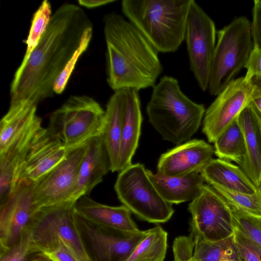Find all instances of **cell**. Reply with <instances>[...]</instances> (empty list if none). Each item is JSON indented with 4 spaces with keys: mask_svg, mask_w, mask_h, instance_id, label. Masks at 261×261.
<instances>
[{
    "mask_svg": "<svg viewBox=\"0 0 261 261\" xmlns=\"http://www.w3.org/2000/svg\"><path fill=\"white\" fill-rule=\"evenodd\" d=\"M93 27L79 5L64 3L52 14L48 26L25 66L14 75L10 101L29 100L38 105L55 94L54 85L80 45L87 30Z\"/></svg>",
    "mask_w": 261,
    "mask_h": 261,
    "instance_id": "6da1fadb",
    "label": "cell"
},
{
    "mask_svg": "<svg viewBox=\"0 0 261 261\" xmlns=\"http://www.w3.org/2000/svg\"><path fill=\"white\" fill-rule=\"evenodd\" d=\"M103 22L109 87L114 92L153 87L163 71L158 50L122 15L108 13Z\"/></svg>",
    "mask_w": 261,
    "mask_h": 261,
    "instance_id": "7a4b0ae2",
    "label": "cell"
},
{
    "mask_svg": "<svg viewBox=\"0 0 261 261\" xmlns=\"http://www.w3.org/2000/svg\"><path fill=\"white\" fill-rule=\"evenodd\" d=\"M204 105L185 95L178 81L164 75L152 87L146 106L148 121L165 141L179 145L191 140L205 114Z\"/></svg>",
    "mask_w": 261,
    "mask_h": 261,
    "instance_id": "3957f363",
    "label": "cell"
},
{
    "mask_svg": "<svg viewBox=\"0 0 261 261\" xmlns=\"http://www.w3.org/2000/svg\"><path fill=\"white\" fill-rule=\"evenodd\" d=\"M193 0H123L121 10L127 19L159 53L176 51L185 40Z\"/></svg>",
    "mask_w": 261,
    "mask_h": 261,
    "instance_id": "277c9868",
    "label": "cell"
},
{
    "mask_svg": "<svg viewBox=\"0 0 261 261\" xmlns=\"http://www.w3.org/2000/svg\"><path fill=\"white\" fill-rule=\"evenodd\" d=\"M105 111L94 98L73 95L50 116L47 129L70 152L102 135Z\"/></svg>",
    "mask_w": 261,
    "mask_h": 261,
    "instance_id": "5b68a950",
    "label": "cell"
},
{
    "mask_svg": "<svg viewBox=\"0 0 261 261\" xmlns=\"http://www.w3.org/2000/svg\"><path fill=\"white\" fill-rule=\"evenodd\" d=\"M251 22L240 16L217 32L212 56L208 90L218 95L238 74L253 48Z\"/></svg>",
    "mask_w": 261,
    "mask_h": 261,
    "instance_id": "8992f818",
    "label": "cell"
},
{
    "mask_svg": "<svg viewBox=\"0 0 261 261\" xmlns=\"http://www.w3.org/2000/svg\"><path fill=\"white\" fill-rule=\"evenodd\" d=\"M75 203L67 201L39 209L29 225L32 254L64 246L79 261H89L75 223Z\"/></svg>",
    "mask_w": 261,
    "mask_h": 261,
    "instance_id": "52a82bcc",
    "label": "cell"
},
{
    "mask_svg": "<svg viewBox=\"0 0 261 261\" xmlns=\"http://www.w3.org/2000/svg\"><path fill=\"white\" fill-rule=\"evenodd\" d=\"M141 163L132 164L119 172L114 189L119 201L139 219L152 223L169 221L172 204L160 195Z\"/></svg>",
    "mask_w": 261,
    "mask_h": 261,
    "instance_id": "ba28073f",
    "label": "cell"
},
{
    "mask_svg": "<svg viewBox=\"0 0 261 261\" xmlns=\"http://www.w3.org/2000/svg\"><path fill=\"white\" fill-rule=\"evenodd\" d=\"M74 220L89 261H127L147 230L120 231L93 222L74 211Z\"/></svg>",
    "mask_w": 261,
    "mask_h": 261,
    "instance_id": "9c48e42d",
    "label": "cell"
},
{
    "mask_svg": "<svg viewBox=\"0 0 261 261\" xmlns=\"http://www.w3.org/2000/svg\"><path fill=\"white\" fill-rule=\"evenodd\" d=\"M191 215L190 234L209 242L233 236L236 228L232 210L211 186L204 184L199 195L188 205Z\"/></svg>",
    "mask_w": 261,
    "mask_h": 261,
    "instance_id": "30bf717a",
    "label": "cell"
},
{
    "mask_svg": "<svg viewBox=\"0 0 261 261\" xmlns=\"http://www.w3.org/2000/svg\"><path fill=\"white\" fill-rule=\"evenodd\" d=\"M216 37V30L213 20L193 0L187 19L184 41L187 44L190 70L203 91L208 89Z\"/></svg>",
    "mask_w": 261,
    "mask_h": 261,
    "instance_id": "8fae6325",
    "label": "cell"
},
{
    "mask_svg": "<svg viewBox=\"0 0 261 261\" xmlns=\"http://www.w3.org/2000/svg\"><path fill=\"white\" fill-rule=\"evenodd\" d=\"M254 89L252 81L241 77L233 80L217 95L205 110L202 120V132L209 142L214 143L250 103Z\"/></svg>",
    "mask_w": 261,
    "mask_h": 261,
    "instance_id": "7c38bea8",
    "label": "cell"
},
{
    "mask_svg": "<svg viewBox=\"0 0 261 261\" xmlns=\"http://www.w3.org/2000/svg\"><path fill=\"white\" fill-rule=\"evenodd\" d=\"M86 145L71 152L52 170L34 182V198L39 208L67 201L75 202L79 170Z\"/></svg>",
    "mask_w": 261,
    "mask_h": 261,
    "instance_id": "4fadbf2b",
    "label": "cell"
},
{
    "mask_svg": "<svg viewBox=\"0 0 261 261\" xmlns=\"http://www.w3.org/2000/svg\"><path fill=\"white\" fill-rule=\"evenodd\" d=\"M34 182L21 179L6 201L0 205V249L16 243L39 210L34 198Z\"/></svg>",
    "mask_w": 261,
    "mask_h": 261,
    "instance_id": "5bb4252c",
    "label": "cell"
},
{
    "mask_svg": "<svg viewBox=\"0 0 261 261\" xmlns=\"http://www.w3.org/2000/svg\"><path fill=\"white\" fill-rule=\"evenodd\" d=\"M43 128L41 118L36 114L5 151L0 153V205L17 187L31 145Z\"/></svg>",
    "mask_w": 261,
    "mask_h": 261,
    "instance_id": "9a60e30c",
    "label": "cell"
},
{
    "mask_svg": "<svg viewBox=\"0 0 261 261\" xmlns=\"http://www.w3.org/2000/svg\"><path fill=\"white\" fill-rule=\"evenodd\" d=\"M214 149L203 140L192 139L161 155L157 172L170 176L199 172L213 159Z\"/></svg>",
    "mask_w": 261,
    "mask_h": 261,
    "instance_id": "2e32d148",
    "label": "cell"
},
{
    "mask_svg": "<svg viewBox=\"0 0 261 261\" xmlns=\"http://www.w3.org/2000/svg\"><path fill=\"white\" fill-rule=\"evenodd\" d=\"M70 153L57 136L44 127L31 145L20 180L37 181Z\"/></svg>",
    "mask_w": 261,
    "mask_h": 261,
    "instance_id": "e0dca14e",
    "label": "cell"
},
{
    "mask_svg": "<svg viewBox=\"0 0 261 261\" xmlns=\"http://www.w3.org/2000/svg\"><path fill=\"white\" fill-rule=\"evenodd\" d=\"M111 171V162L102 135L95 138L86 145V151L81 162L77 187L73 195L76 201L87 196Z\"/></svg>",
    "mask_w": 261,
    "mask_h": 261,
    "instance_id": "ac0fdd59",
    "label": "cell"
},
{
    "mask_svg": "<svg viewBox=\"0 0 261 261\" xmlns=\"http://www.w3.org/2000/svg\"><path fill=\"white\" fill-rule=\"evenodd\" d=\"M238 121L245 143V154L240 167L259 188L261 187V122L250 103L241 112Z\"/></svg>",
    "mask_w": 261,
    "mask_h": 261,
    "instance_id": "d6986e66",
    "label": "cell"
},
{
    "mask_svg": "<svg viewBox=\"0 0 261 261\" xmlns=\"http://www.w3.org/2000/svg\"><path fill=\"white\" fill-rule=\"evenodd\" d=\"M74 208L84 218L103 226L126 232L140 230L132 218L131 212L123 205L110 206L84 196L75 202Z\"/></svg>",
    "mask_w": 261,
    "mask_h": 261,
    "instance_id": "ffe728a7",
    "label": "cell"
},
{
    "mask_svg": "<svg viewBox=\"0 0 261 261\" xmlns=\"http://www.w3.org/2000/svg\"><path fill=\"white\" fill-rule=\"evenodd\" d=\"M125 107L119 158V171L132 164L141 135L142 115L139 91L124 90Z\"/></svg>",
    "mask_w": 261,
    "mask_h": 261,
    "instance_id": "44dd1931",
    "label": "cell"
},
{
    "mask_svg": "<svg viewBox=\"0 0 261 261\" xmlns=\"http://www.w3.org/2000/svg\"><path fill=\"white\" fill-rule=\"evenodd\" d=\"M148 175L156 189L168 203L179 204L191 201L200 193L204 180L200 173L170 176L147 170Z\"/></svg>",
    "mask_w": 261,
    "mask_h": 261,
    "instance_id": "7402d4cb",
    "label": "cell"
},
{
    "mask_svg": "<svg viewBox=\"0 0 261 261\" xmlns=\"http://www.w3.org/2000/svg\"><path fill=\"white\" fill-rule=\"evenodd\" d=\"M125 107L124 90L114 91L106 105L102 137L108 151L111 171H119V158Z\"/></svg>",
    "mask_w": 261,
    "mask_h": 261,
    "instance_id": "603a6c76",
    "label": "cell"
},
{
    "mask_svg": "<svg viewBox=\"0 0 261 261\" xmlns=\"http://www.w3.org/2000/svg\"><path fill=\"white\" fill-rule=\"evenodd\" d=\"M200 174L207 185L218 186L247 194H254L258 188L240 166L220 159H212Z\"/></svg>",
    "mask_w": 261,
    "mask_h": 261,
    "instance_id": "cb8c5ba5",
    "label": "cell"
},
{
    "mask_svg": "<svg viewBox=\"0 0 261 261\" xmlns=\"http://www.w3.org/2000/svg\"><path fill=\"white\" fill-rule=\"evenodd\" d=\"M37 105L29 100L10 101L0 122V153H3L37 114Z\"/></svg>",
    "mask_w": 261,
    "mask_h": 261,
    "instance_id": "d4e9b609",
    "label": "cell"
},
{
    "mask_svg": "<svg viewBox=\"0 0 261 261\" xmlns=\"http://www.w3.org/2000/svg\"><path fill=\"white\" fill-rule=\"evenodd\" d=\"M214 153L219 159L233 161L239 165L245 154V143L238 118L214 142Z\"/></svg>",
    "mask_w": 261,
    "mask_h": 261,
    "instance_id": "484cf974",
    "label": "cell"
},
{
    "mask_svg": "<svg viewBox=\"0 0 261 261\" xmlns=\"http://www.w3.org/2000/svg\"><path fill=\"white\" fill-rule=\"evenodd\" d=\"M194 238L195 248L192 261H240L233 236L216 242Z\"/></svg>",
    "mask_w": 261,
    "mask_h": 261,
    "instance_id": "4316f807",
    "label": "cell"
},
{
    "mask_svg": "<svg viewBox=\"0 0 261 261\" xmlns=\"http://www.w3.org/2000/svg\"><path fill=\"white\" fill-rule=\"evenodd\" d=\"M167 232L160 225L147 230L127 261H163L167 248Z\"/></svg>",
    "mask_w": 261,
    "mask_h": 261,
    "instance_id": "83f0119b",
    "label": "cell"
},
{
    "mask_svg": "<svg viewBox=\"0 0 261 261\" xmlns=\"http://www.w3.org/2000/svg\"><path fill=\"white\" fill-rule=\"evenodd\" d=\"M51 6L48 0H44L33 14L27 39V47L22 61L14 75L22 70L28 59L38 44L49 23L52 16Z\"/></svg>",
    "mask_w": 261,
    "mask_h": 261,
    "instance_id": "f1b7e54d",
    "label": "cell"
},
{
    "mask_svg": "<svg viewBox=\"0 0 261 261\" xmlns=\"http://www.w3.org/2000/svg\"><path fill=\"white\" fill-rule=\"evenodd\" d=\"M228 203L232 209L250 215L261 216V189L254 194L237 192L218 186H212Z\"/></svg>",
    "mask_w": 261,
    "mask_h": 261,
    "instance_id": "f546056e",
    "label": "cell"
},
{
    "mask_svg": "<svg viewBox=\"0 0 261 261\" xmlns=\"http://www.w3.org/2000/svg\"><path fill=\"white\" fill-rule=\"evenodd\" d=\"M93 27L85 32L80 46L66 64L54 85L55 94H61L65 90L69 79L81 56L87 49L92 38Z\"/></svg>",
    "mask_w": 261,
    "mask_h": 261,
    "instance_id": "4dcf8cb0",
    "label": "cell"
},
{
    "mask_svg": "<svg viewBox=\"0 0 261 261\" xmlns=\"http://www.w3.org/2000/svg\"><path fill=\"white\" fill-rule=\"evenodd\" d=\"M232 210L236 227L261 247V216Z\"/></svg>",
    "mask_w": 261,
    "mask_h": 261,
    "instance_id": "1f68e13d",
    "label": "cell"
},
{
    "mask_svg": "<svg viewBox=\"0 0 261 261\" xmlns=\"http://www.w3.org/2000/svg\"><path fill=\"white\" fill-rule=\"evenodd\" d=\"M30 245L29 225L16 243L6 250H1L0 261H27L29 255L32 254Z\"/></svg>",
    "mask_w": 261,
    "mask_h": 261,
    "instance_id": "d6a6232c",
    "label": "cell"
},
{
    "mask_svg": "<svg viewBox=\"0 0 261 261\" xmlns=\"http://www.w3.org/2000/svg\"><path fill=\"white\" fill-rule=\"evenodd\" d=\"M233 238L240 261H261V247L237 228Z\"/></svg>",
    "mask_w": 261,
    "mask_h": 261,
    "instance_id": "836d02e7",
    "label": "cell"
},
{
    "mask_svg": "<svg viewBox=\"0 0 261 261\" xmlns=\"http://www.w3.org/2000/svg\"><path fill=\"white\" fill-rule=\"evenodd\" d=\"M194 248L195 240L192 234L176 237L172 245L174 261H192Z\"/></svg>",
    "mask_w": 261,
    "mask_h": 261,
    "instance_id": "e575fe53",
    "label": "cell"
},
{
    "mask_svg": "<svg viewBox=\"0 0 261 261\" xmlns=\"http://www.w3.org/2000/svg\"><path fill=\"white\" fill-rule=\"evenodd\" d=\"M244 67L247 69L244 76L246 81H251L253 77L261 79V50L257 47L253 46Z\"/></svg>",
    "mask_w": 261,
    "mask_h": 261,
    "instance_id": "d590c367",
    "label": "cell"
},
{
    "mask_svg": "<svg viewBox=\"0 0 261 261\" xmlns=\"http://www.w3.org/2000/svg\"><path fill=\"white\" fill-rule=\"evenodd\" d=\"M253 46L261 50V0H255L251 23Z\"/></svg>",
    "mask_w": 261,
    "mask_h": 261,
    "instance_id": "8d00e7d4",
    "label": "cell"
},
{
    "mask_svg": "<svg viewBox=\"0 0 261 261\" xmlns=\"http://www.w3.org/2000/svg\"><path fill=\"white\" fill-rule=\"evenodd\" d=\"M54 261H79L65 247L60 246L50 251L38 253Z\"/></svg>",
    "mask_w": 261,
    "mask_h": 261,
    "instance_id": "74e56055",
    "label": "cell"
},
{
    "mask_svg": "<svg viewBox=\"0 0 261 261\" xmlns=\"http://www.w3.org/2000/svg\"><path fill=\"white\" fill-rule=\"evenodd\" d=\"M252 82L254 85V89L251 97L250 103L261 122V79L253 77Z\"/></svg>",
    "mask_w": 261,
    "mask_h": 261,
    "instance_id": "f35d334b",
    "label": "cell"
},
{
    "mask_svg": "<svg viewBox=\"0 0 261 261\" xmlns=\"http://www.w3.org/2000/svg\"><path fill=\"white\" fill-rule=\"evenodd\" d=\"M115 2V0H79L80 5L88 8H93Z\"/></svg>",
    "mask_w": 261,
    "mask_h": 261,
    "instance_id": "ab89813d",
    "label": "cell"
},
{
    "mask_svg": "<svg viewBox=\"0 0 261 261\" xmlns=\"http://www.w3.org/2000/svg\"><path fill=\"white\" fill-rule=\"evenodd\" d=\"M39 254L40 255H41V261H54L53 259H50V258H49L45 255H42L41 254Z\"/></svg>",
    "mask_w": 261,
    "mask_h": 261,
    "instance_id": "60d3db41",
    "label": "cell"
},
{
    "mask_svg": "<svg viewBox=\"0 0 261 261\" xmlns=\"http://www.w3.org/2000/svg\"><path fill=\"white\" fill-rule=\"evenodd\" d=\"M29 261H41V256L39 254H37V256Z\"/></svg>",
    "mask_w": 261,
    "mask_h": 261,
    "instance_id": "b9f144b4",
    "label": "cell"
},
{
    "mask_svg": "<svg viewBox=\"0 0 261 261\" xmlns=\"http://www.w3.org/2000/svg\"><path fill=\"white\" fill-rule=\"evenodd\" d=\"M259 188H260V189H261V187H260Z\"/></svg>",
    "mask_w": 261,
    "mask_h": 261,
    "instance_id": "7bdbcfd3",
    "label": "cell"
}]
</instances>
